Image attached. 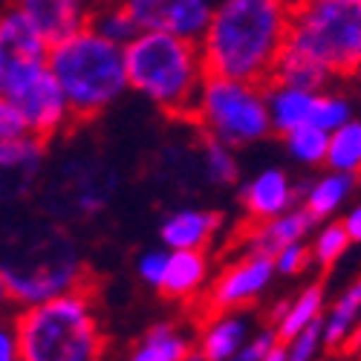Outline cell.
I'll use <instances>...</instances> for the list:
<instances>
[{"label":"cell","instance_id":"d6a6232c","mask_svg":"<svg viewBox=\"0 0 361 361\" xmlns=\"http://www.w3.org/2000/svg\"><path fill=\"white\" fill-rule=\"evenodd\" d=\"M272 263H275V272L281 278H298V275H304L307 269L312 266L307 240H298V243H289V246L278 249L272 255Z\"/></svg>","mask_w":361,"mask_h":361},{"label":"cell","instance_id":"7a4b0ae2","mask_svg":"<svg viewBox=\"0 0 361 361\" xmlns=\"http://www.w3.org/2000/svg\"><path fill=\"white\" fill-rule=\"evenodd\" d=\"M12 318L23 361H96L107 353L104 324L90 286L18 307Z\"/></svg>","mask_w":361,"mask_h":361},{"label":"cell","instance_id":"e0dca14e","mask_svg":"<svg viewBox=\"0 0 361 361\" xmlns=\"http://www.w3.org/2000/svg\"><path fill=\"white\" fill-rule=\"evenodd\" d=\"M246 220H266L298 205V185L283 168H263L240 188Z\"/></svg>","mask_w":361,"mask_h":361},{"label":"cell","instance_id":"f546056e","mask_svg":"<svg viewBox=\"0 0 361 361\" xmlns=\"http://www.w3.org/2000/svg\"><path fill=\"white\" fill-rule=\"evenodd\" d=\"M353 102L338 93L336 87H324L315 93V102H312V110H310V125L315 128H324L333 133L338 125H344L347 118H353Z\"/></svg>","mask_w":361,"mask_h":361},{"label":"cell","instance_id":"d4e9b609","mask_svg":"<svg viewBox=\"0 0 361 361\" xmlns=\"http://www.w3.org/2000/svg\"><path fill=\"white\" fill-rule=\"evenodd\" d=\"M324 165L333 171L361 176V118L353 116L329 133V147H326Z\"/></svg>","mask_w":361,"mask_h":361},{"label":"cell","instance_id":"6da1fadb","mask_svg":"<svg viewBox=\"0 0 361 361\" xmlns=\"http://www.w3.org/2000/svg\"><path fill=\"white\" fill-rule=\"evenodd\" d=\"M292 0H217L200 35L205 73L266 84L289 35Z\"/></svg>","mask_w":361,"mask_h":361},{"label":"cell","instance_id":"277c9868","mask_svg":"<svg viewBox=\"0 0 361 361\" xmlns=\"http://www.w3.org/2000/svg\"><path fill=\"white\" fill-rule=\"evenodd\" d=\"M47 67L61 84L75 122H90L122 99L130 84L125 70V47L102 38L93 26L49 44Z\"/></svg>","mask_w":361,"mask_h":361},{"label":"cell","instance_id":"52a82bcc","mask_svg":"<svg viewBox=\"0 0 361 361\" xmlns=\"http://www.w3.org/2000/svg\"><path fill=\"white\" fill-rule=\"evenodd\" d=\"M0 269H4L15 307L41 304L47 298L87 286V269L70 243L64 246L52 243V249L41 252L38 257L18 260L12 266H0Z\"/></svg>","mask_w":361,"mask_h":361},{"label":"cell","instance_id":"cb8c5ba5","mask_svg":"<svg viewBox=\"0 0 361 361\" xmlns=\"http://www.w3.org/2000/svg\"><path fill=\"white\" fill-rule=\"evenodd\" d=\"M272 78L275 81L295 84V87H310V90H324V87H333L336 84V78L329 75L321 64H315L312 58H307L304 52L289 49L286 44H283L278 61H275Z\"/></svg>","mask_w":361,"mask_h":361},{"label":"cell","instance_id":"60d3db41","mask_svg":"<svg viewBox=\"0 0 361 361\" xmlns=\"http://www.w3.org/2000/svg\"><path fill=\"white\" fill-rule=\"evenodd\" d=\"M358 326H361V312H358Z\"/></svg>","mask_w":361,"mask_h":361},{"label":"cell","instance_id":"74e56055","mask_svg":"<svg viewBox=\"0 0 361 361\" xmlns=\"http://www.w3.org/2000/svg\"><path fill=\"white\" fill-rule=\"evenodd\" d=\"M12 295H9V286H6V278H4V269H0V315H9L12 312Z\"/></svg>","mask_w":361,"mask_h":361},{"label":"cell","instance_id":"4fadbf2b","mask_svg":"<svg viewBox=\"0 0 361 361\" xmlns=\"http://www.w3.org/2000/svg\"><path fill=\"white\" fill-rule=\"evenodd\" d=\"M252 333V318L243 310H205L194 329V358L237 361L240 347Z\"/></svg>","mask_w":361,"mask_h":361},{"label":"cell","instance_id":"3957f363","mask_svg":"<svg viewBox=\"0 0 361 361\" xmlns=\"http://www.w3.org/2000/svg\"><path fill=\"white\" fill-rule=\"evenodd\" d=\"M125 70L133 93L176 118H188L208 75L197 41L159 29H139L125 44Z\"/></svg>","mask_w":361,"mask_h":361},{"label":"cell","instance_id":"4dcf8cb0","mask_svg":"<svg viewBox=\"0 0 361 361\" xmlns=\"http://www.w3.org/2000/svg\"><path fill=\"white\" fill-rule=\"evenodd\" d=\"M237 361H286L283 338L275 333L272 324L263 329H252L246 344L237 353Z\"/></svg>","mask_w":361,"mask_h":361},{"label":"cell","instance_id":"83f0119b","mask_svg":"<svg viewBox=\"0 0 361 361\" xmlns=\"http://www.w3.org/2000/svg\"><path fill=\"white\" fill-rule=\"evenodd\" d=\"M200 165H202V173L212 185H237L240 179V162H237V150L220 139H212V136H202V145H200Z\"/></svg>","mask_w":361,"mask_h":361},{"label":"cell","instance_id":"5bb4252c","mask_svg":"<svg viewBox=\"0 0 361 361\" xmlns=\"http://www.w3.org/2000/svg\"><path fill=\"white\" fill-rule=\"evenodd\" d=\"M315 228V220L300 205L286 208L283 214L266 217V220H246V226L237 234V252H257L272 257L278 249L307 240Z\"/></svg>","mask_w":361,"mask_h":361},{"label":"cell","instance_id":"484cf974","mask_svg":"<svg viewBox=\"0 0 361 361\" xmlns=\"http://www.w3.org/2000/svg\"><path fill=\"white\" fill-rule=\"evenodd\" d=\"M312 243H310V260L315 269H321V272H329L347 252H350V237L341 226V220H324V223H315L312 228Z\"/></svg>","mask_w":361,"mask_h":361},{"label":"cell","instance_id":"603a6c76","mask_svg":"<svg viewBox=\"0 0 361 361\" xmlns=\"http://www.w3.org/2000/svg\"><path fill=\"white\" fill-rule=\"evenodd\" d=\"M324 307H326V289H324V283H310V286L300 289L295 298L275 304L272 312H269V324H272L275 333L286 341L289 336L298 333V329H304L307 324L318 321L324 315Z\"/></svg>","mask_w":361,"mask_h":361},{"label":"cell","instance_id":"1f68e13d","mask_svg":"<svg viewBox=\"0 0 361 361\" xmlns=\"http://www.w3.org/2000/svg\"><path fill=\"white\" fill-rule=\"evenodd\" d=\"M286 347V361H312L318 358L324 350V326H321V318L307 324L304 329H298L295 336H289L283 341Z\"/></svg>","mask_w":361,"mask_h":361},{"label":"cell","instance_id":"30bf717a","mask_svg":"<svg viewBox=\"0 0 361 361\" xmlns=\"http://www.w3.org/2000/svg\"><path fill=\"white\" fill-rule=\"evenodd\" d=\"M49 41L12 4L0 12V96L23 75L47 64Z\"/></svg>","mask_w":361,"mask_h":361},{"label":"cell","instance_id":"4316f807","mask_svg":"<svg viewBox=\"0 0 361 361\" xmlns=\"http://www.w3.org/2000/svg\"><path fill=\"white\" fill-rule=\"evenodd\" d=\"M87 26H93L102 38H107L118 47H125L139 32L136 18L130 15V9L122 4V0H99Z\"/></svg>","mask_w":361,"mask_h":361},{"label":"cell","instance_id":"8fae6325","mask_svg":"<svg viewBox=\"0 0 361 361\" xmlns=\"http://www.w3.org/2000/svg\"><path fill=\"white\" fill-rule=\"evenodd\" d=\"M122 4L136 18L139 29H159L191 41H200L214 12V0H122Z\"/></svg>","mask_w":361,"mask_h":361},{"label":"cell","instance_id":"d6986e66","mask_svg":"<svg viewBox=\"0 0 361 361\" xmlns=\"http://www.w3.org/2000/svg\"><path fill=\"white\" fill-rule=\"evenodd\" d=\"M223 228V214L212 208H179L159 226L165 249H208Z\"/></svg>","mask_w":361,"mask_h":361},{"label":"cell","instance_id":"8992f818","mask_svg":"<svg viewBox=\"0 0 361 361\" xmlns=\"http://www.w3.org/2000/svg\"><path fill=\"white\" fill-rule=\"evenodd\" d=\"M188 118L200 128L202 136L220 139L234 150L257 145L272 133L263 84L231 75L208 73Z\"/></svg>","mask_w":361,"mask_h":361},{"label":"cell","instance_id":"2e32d148","mask_svg":"<svg viewBox=\"0 0 361 361\" xmlns=\"http://www.w3.org/2000/svg\"><path fill=\"white\" fill-rule=\"evenodd\" d=\"M99 0H12V6L32 23L38 32L55 44L90 23Z\"/></svg>","mask_w":361,"mask_h":361},{"label":"cell","instance_id":"836d02e7","mask_svg":"<svg viewBox=\"0 0 361 361\" xmlns=\"http://www.w3.org/2000/svg\"><path fill=\"white\" fill-rule=\"evenodd\" d=\"M165 260H168V249H150V252H142L139 260H136V278L150 286V289H157L159 278H162V269H165Z\"/></svg>","mask_w":361,"mask_h":361},{"label":"cell","instance_id":"7402d4cb","mask_svg":"<svg viewBox=\"0 0 361 361\" xmlns=\"http://www.w3.org/2000/svg\"><path fill=\"white\" fill-rule=\"evenodd\" d=\"M358 312H361V275L355 281H350L324 307L321 326H324V350L326 353H344L350 336L358 326Z\"/></svg>","mask_w":361,"mask_h":361},{"label":"cell","instance_id":"f1b7e54d","mask_svg":"<svg viewBox=\"0 0 361 361\" xmlns=\"http://www.w3.org/2000/svg\"><path fill=\"white\" fill-rule=\"evenodd\" d=\"M286 154L304 168H321L326 159V147H329V130L315 128V125H298L286 130L283 136Z\"/></svg>","mask_w":361,"mask_h":361},{"label":"cell","instance_id":"7c38bea8","mask_svg":"<svg viewBox=\"0 0 361 361\" xmlns=\"http://www.w3.org/2000/svg\"><path fill=\"white\" fill-rule=\"evenodd\" d=\"M44 145L38 136L0 139V202L23 200L38 185L44 171Z\"/></svg>","mask_w":361,"mask_h":361},{"label":"cell","instance_id":"ffe728a7","mask_svg":"<svg viewBox=\"0 0 361 361\" xmlns=\"http://www.w3.org/2000/svg\"><path fill=\"white\" fill-rule=\"evenodd\" d=\"M133 361H188L194 358V333L179 321H157L133 341Z\"/></svg>","mask_w":361,"mask_h":361},{"label":"cell","instance_id":"8d00e7d4","mask_svg":"<svg viewBox=\"0 0 361 361\" xmlns=\"http://www.w3.org/2000/svg\"><path fill=\"white\" fill-rule=\"evenodd\" d=\"M341 226H344V231H347V237H350V243H353V246H361V200L353 202L347 212H344Z\"/></svg>","mask_w":361,"mask_h":361},{"label":"cell","instance_id":"e575fe53","mask_svg":"<svg viewBox=\"0 0 361 361\" xmlns=\"http://www.w3.org/2000/svg\"><path fill=\"white\" fill-rule=\"evenodd\" d=\"M23 133H29V130H26V122H23L20 110L15 107L12 99L0 96V139H18Z\"/></svg>","mask_w":361,"mask_h":361},{"label":"cell","instance_id":"ac0fdd59","mask_svg":"<svg viewBox=\"0 0 361 361\" xmlns=\"http://www.w3.org/2000/svg\"><path fill=\"white\" fill-rule=\"evenodd\" d=\"M358 185H361V176L326 168V173L307 179V183H298V205L304 208L315 223L333 220V217H338L341 208L350 205Z\"/></svg>","mask_w":361,"mask_h":361},{"label":"cell","instance_id":"ab89813d","mask_svg":"<svg viewBox=\"0 0 361 361\" xmlns=\"http://www.w3.org/2000/svg\"><path fill=\"white\" fill-rule=\"evenodd\" d=\"M350 81L361 90V58H358V61H355V67H353V73H350Z\"/></svg>","mask_w":361,"mask_h":361},{"label":"cell","instance_id":"ba28073f","mask_svg":"<svg viewBox=\"0 0 361 361\" xmlns=\"http://www.w3.org/2000/svg\"><path fill=\"white\" fill-rule=\"evenodd\" d=\"M4 96L15 102V107L20 110L23 122H26V130L38 136L41 142L61 136L75 125V116L70 110L64 90L55 81V75L49 73L47 64L23 75Z\"/></svg>","mask_w":361,"mask_h":361},{"label":"cell","instance_id":"9a60e30c","mask_svg":"<svg viewBox=\"0 0 361 361\" xmlns=\"http://www.w3.org/2000/svg\"><path fill=\"white\" fill-rule=\"evenodd\" d=\"M208 283H212V260L205 249H168V260L157 292L176 304L202 300Z\"/></svg>","mask_w":361,"mask_h":361},{"label":"cell","instance_id":"f35d334b","mask_svg":"<svg viewBox=\"0 0 361 361\" xmlns=\"http://www.w3.org/2000/svg\"><path fill=\"white\" fill-rule=\"evenodd\" d=\"M344 355L361 358V326H355V333L350 336V341H347V347H344Z\"/></svg>","mask_w":361,"mask_h":361},{"label":"cell","instance_id":"9c48e42d","mask_svg":"<svg viewBox=\"0 0 361 361\" xmlns=\"http://www.w3.org/2000/svg\"><path fill=\"white\" fill-rule=\"evenodd\" d=\"M278 278L269 255L237 252L217 275H212L202 307L205 310H246L263 298V292Z\"/></svg>","mask_w":361,"mask_h":361},{"label":"cell","instance_id":"44dd1931","mask_svg":"<svg viewBox=\"0 0 361 361\" xmlns=\"http://www.w3.org/2000/svg\"><path fill=\"white\" fill-rule=\"evenodd\" d=\"M266 90V107H269V122H272V133L283 136L286 130L298 125H310V110L315 102L318 90L310 87H295L286 81L269 78L263 84Z\"/></svg>","mask_w":361,"mask_h":361},{"label":"cell","instance_id":"d590c367","mask_svg":"<svg viewBox=\"0 0 361 361\" xmlns=\"http://www.w3.org/2000/svg\"><path fill=\"white\" fill-rule=\"evenodd\" d=\"M20 358V341L18 326L12 315H0V361H18Z\"/></svg>","mask_w":361,"mask_h":361},{"label":"cell","instance_id":"5b68a950","mask_svg":"<svg viewBox=\"0 0 361 361\" xmlns=\"http://www.w3.org/2000/svg\"><path fill=\"white\" fill-rule=\"evenodd\" d=\"M286 47L304 52L336 81L361 58V0H292Z\"/></svg>","mask_w":361,"mask_h":361}]
</instances>
